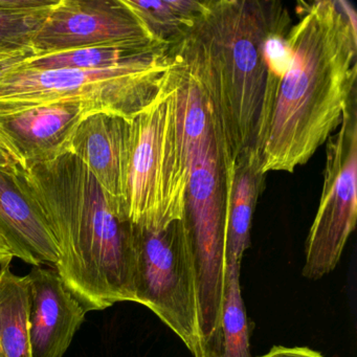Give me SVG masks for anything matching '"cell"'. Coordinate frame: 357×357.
Segmentation results:
<instances>
[{
	"instance_id": "7a4b0ae2",
	"label": "cell",
	"mask_w": 357,
	"mask_h": 357,
	"mask_svg": "<svg viewBox=\"0 0 357 357\" xmlns=\"http://www.w3.org/2000/svg\"><path fill=\"white\" fill-rule=\"evenodd\" d=\"M287 34V68L255 155L263 175L294 173L340 126L357 91L356 12L344 0L300 3Z\"/></svg>"
},
{
	"instance_id": "4fadbf2b",
	"label": "cell",
	"mask_w": 357,
	"mask_h": 357,
	"mask_svg": "<svg viewBox=\"0 0 357 357\" xmlns=\"http://www.w3.org/2000/svg\"><path fill=\"white\" fill-rule=\"evenodd\" d=\"M225 268L241 266L250 246V227L259 196L264 189L265 175L259 170L254 153L238 160L225 178Z\"/></svg>"
},
{
	"instance_id": "ba28073f",
	"label": "cell",
	"mask_w": 357,
	"mask_h": 357,
	"mask_svg": "<svg viewBox=\"0 0 357 357\" xmlns=\"http://www.w3.org/2000/svg\"><path fill=\"white\" fill-rule=\"evenodd\" d=\"M156 45L164 43L150 36L124 0H58L32 49L40 57L84 47Z\"/></svg>"
},
{
	"instance_id": "2e32d148",
	"label": "cell",
	"mask_w": 357,
	"mask_h": 357,
	"mask_svg": "<svg viewBox=\"0 0 357 357\" xmlns=\"http://www.w3.org/2000/svg\"><path fill=\"white\" fill-rule=\"evenodd\" d=\"M57 3L58 0H0V55L34 53L33 41Z\"/></svg>"
},
{
	"instance_id": "6da1fadb",
	"label": "cell",
	"mask_w": 357,
	"mask_h": 357,
	"mask_svg": "<svg viewBox=\"0 0 357 357\" xmlns=\"http://www.w3.org/2000/svg\"><path fill=\"white\" fill-rule=\"evenodd\" d=\"M291 18L273 0H206L181 40L171 45L176 66L206 104L223 178L255 154L275 89L287 68Z\"/></svg>"
},
{
	"instance_id": "8fae6325",
	"label": "cell",
	"mask_w": 357,
	"mask_h": 357,
	"mask_svg": "<svg viewBox=\"0 0 357 357\" xmlns=\"http://www.w3.org/2000/svg\"><path fill=\"white\" fill-rule=\"evenodd\" d=\"M0 235L14 258L33 266L57 264L59 250L53 231L15 166L0 168Z\"/></svg>"
},
{
	"instance_id": "ac0fdd59",
	"label": "cell",
	"mask_w": 357,
	"mask_h": 357,
	"mask_svg": "<svg viewBox=\"0 0 357 357\" xmlns=\"http://www.w3.org/2000/svg\"><path fill=\"white\" fill-rule=\"evenodd\" d=\"M240 267L231 265L225 268L218 342L208 357H252L248 317L240 286Z\"/></svg>"
},
{
	"instance_id": "9a60e30c",
	"label": "cell",
	"mask_w": 357,
	"mask_h": 357,
	"mask_svg": "<svg viewBox=\"0 0 357 357\" xmlns=\"http://www.w3.org/2000/svg\"><path fill=\"white\" fill-rule=\"evenodd\" d=\"M30 294L26 277L0 267V352L3 357H33L29 331Z\"/></svg>"
},
{
	"instance_id": "8992f818",
	"label": "cell",
	"mask_w": 357,
	"mask_h": 357,
	"mask_svg": "<svg viewBox=\"0 0 357 357\" xmlns=\"http://www.w3.org/2000/svg\"><path fill=\"white\" fill-rule=\"evenodd\" d=\"M176 70L172 54L135 66L100 70L20 66L0 79V114L66 99L93 102L129 119L149 105Z\"/></svg>"
},
{
	"instance_id": "30bf717a",
	"label": "cell",
	"mask_w": 357,
	"mask_h": 357,
	"mask_svg": "<svg viewBox=\"0 0 357 357\" xmlns=\"http://www.w3.org/2000/svg\"><path fill=\"white\" fill-rule=\"evenodd\" d=\"M26 278L30 294L29 331L33 357H63L87 312L56 269L33 266Z\"/></svg>"
},
{
	"instance_id": "7402d4cb",
	"label": "cell",
	"mask_w": 357,
	"mask_h": 357,
	"mask_svg": "<svg viewBox=\"0 0 357 357\" xmlns=\"http://www.w3.org/2000/svg\"><path fill=\"white\" fill-rule=\"evenodd\" d=\"M14 256L12 254L9 246L6 243L3 238L0 235V266H9L10 263L13 260Z\"/></svg>"
},
{
	"instance_id": "ffe728a7",
	"label": "cell",
	"mask_w": 357,
	"mask_h": 357,
	"mask_svg": "<svg viewBox=\"0 0 357 357\" xmlns=\"http://www.w3.org/2000/svg\"><path fill=\"white\" fill-rule=\"evenodd\" d=\"M32 52L14 54V55H0V79L9 73L17 70L29 58L34 57Z\"/></svg>"
},
{
	"instance_id": "5bb4252c",
	"label": "cell",
	"mask_w": 357,
	"mask_h": 357,
	"mask_svg": "<svg viewBox=\"0 0 357 357\" xmlns=\"http://www.w3.org/2000/svg\"><path fill=\"white\" fill-rule=\"evenodd\" d=\"M170 47H84L31 57L22 66L34 70H109L160 59L170 53Z\"/></svg>"
},
{
	"instance_id": "5b68a950",
	"label": "cell",
	"mask_w": 357,
	"mask_h": 357,
	"mask_svg": "<svg viewBox=\"0 0 357 357\" xmlns=\"http://www.w3.org/2000/svg\"><path fill=\"white\" fill-rule=\"evenodd\" d=\"M178 68L130 119L122 206L130 223L169 222L187 215L189 160L179 121Z\"/></svg>"
},
{
	"instance_id": "603a6c76",
	"label": "cell",
	"mask_w": 357,
	"mask_h": 357,
	"mask_svg": "<svg viewBox=\"0 0 357 357\" xmlns=\"http://www.w3.org/2000/svg\"><path fill=\"white\" fill-rule=\"evenodd\" d=\"M0 357H3V353L0 352Z\"/></svg>"
},
{
	"instance_id": "277c9868",
	"label": "cell",
	"mask_w": 357,
	"mask_h": 357,
	"mask_svg": "<svg viewBox=\"0 0 357 357\" xmlns=\"http://www.w3.org/2000/svg\"><path fill=\"white\" fill-rule=\"evenodd\" d=\"M177 97L189 160L187 218L195 262L200 332L206 354L218 342L225 294V181L206 104L193 81L181 70Z\"/></svg>"
},
{
	"instance_id": "52a82bcc",
	"label": "cell",
	"mask_w": 357,
	"mask_h": 357,
	"mask_svg": "<svg viewBox=\"0 0 357 357\" xmlns=\"http://www.w3.org/2000/svg\"><path fill=\"white\" fill-rule=\"evenodd\" d=\"M340 126L326 147L323 190L305 248L303 275L307 279H321L335 268L356 225L357 91Z\"/></svg>"
},
{
	"instance_id": "d6986e66",
	"label": "cell",
	"mask_w": 357,
	"mask_h": 357,
	"mask_svg": "<svg viewBox=\"0 0 357 357\" xmlns=\"http://www.w3.org/2000/svg\"><path fill=\"white\" fill-rule=\"evenodd\" d=\"M260 357H324L321 353L317 351L311 350L304 347H294V348H287V347L275 346Z\"/></svg>"
},
{
	"instance_id": "44dd1931",
	"label": "cell",
	"mask_w": 357,
	"mask_h": 357,
	"mask_svg": "<svg viewBox=\"0 0 357 357\" xmlns=\"http://www.w3.org/2000/svg\"><path fill=\"white\" fill-rule=\"evenodd\" d=\"M16 160H14L10 150L3 142L0 139V168H8V167L16 166Z\"/></svg>"
},
{
	"instance_id": "9c48e42d",
	"label": "cell",
	"mask_w": 357,
	"mask_h": 357,
	"mask_svg": "<svg viewBox=\"0 0 357 357\" xmlns=\"http://www.w3.org/2000/svg\"><path fill=\"white\" fill-rule=\"evenodd\" d=\"M95 112L93 102L66 99L0 114V139L18 166L43 164L68 151L75 129Z\"/></svg>"
},
{
	"instance_id": "3957f363",
	"label": "cell",
	"mask_w": 357,
	"mask_h": 357,
	"mask_svg": "<svg viewBox=\"0 0 357 357\" xmlns=\"http://www.w3.org/2000/svg\"><path fill=\"white\" fill-rule=\"evenodd\" d=\"M15 171L53 231L56 271L85 311L135 302L130 223L120 200L70 152L43 164L16 165Z\"/></svg>"
},
{
	"instance_id": "e0dca14e",
	"label": "cell",
	"mask_w": 357,
	"mask_h": 357,
	"mask_svg": "<svg viewBox=\"0 0 357 357\" xmlns=\"http://www.w3.org/2000/svg\"><path fill=\"white\" fill-rule=\"evenodd\" d=\"M124 1L154 40L170 47L181 40L206 3L198 0Z\"/></svg>"
},
{
	"instance_id": "7c38bea8",
	"label": "cell",
	"mask_w": 357,
	"mask_h": 357,
	"mask_svg": "<svg viewBox=\"0 0 357 357\" xmlns=\"http://www.w3.org/2000/svg\"><path fill=\"white\" fill-rule=\"evenodd\" d=\"M129 135V119L112 112H95L79 123L68 143V152L78 158L121 204Z\"/></svg>"
}]
</instances>
